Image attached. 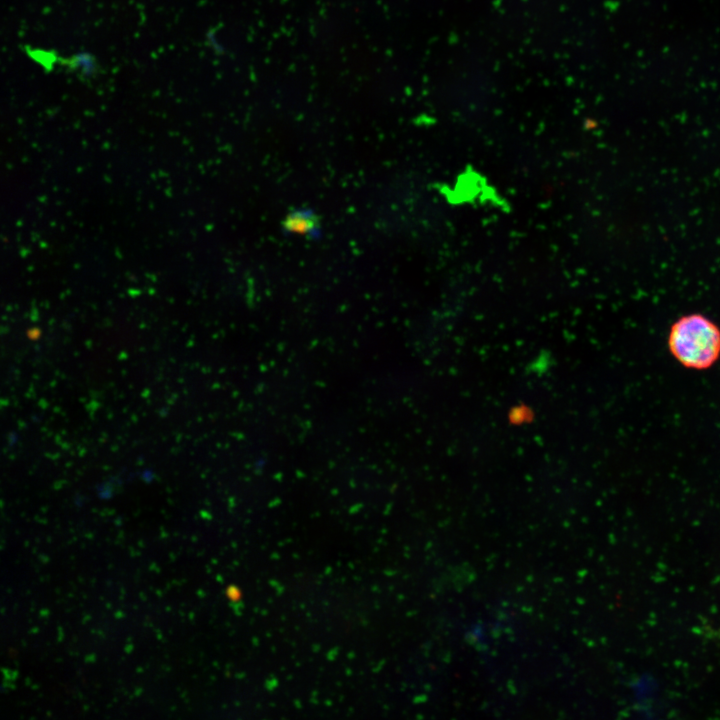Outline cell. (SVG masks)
Segmentation results:
<instances>
[{
    "mask_svg": "<svg viewBox=\"0 0 720 720\" xmlns=\"http://www.w3.org/2000/svg\"><path fill=\"white\" fill-rule=\"evenodd\" d=\"M667 347L684 368L708 370L720 359V327L703 313L684 314L671 324Z\"/></svg>",
    "mask_w": 720,
    "mask_h": 720,
    "instance_id": "6da1fadb",
    "label": "cell"
},
{
    "mask_svg": "<svg viewBox=\"0 0 720 720\" xmlns=\"http://www.w3.org/2000/svg\"><path fill=\"white\" fill-rule=\"evenodd\" d=\"M282 228L288 234L318 238L321 224L318 215L309 208H296L290 211L282 221Z\"/></svg>",
    "mask_w": 720,
    "mask_h": 720,
    "instance_id": "7a4b0ae2",
    "label": "cell"
},
{
    "mask_svg": "<svg viewBox=\"0 0 720 720\" xmlns=\"http://www.w3.org/2000/svg\"><path fill=\"white\" fill-rule=\"evenodd\" d=\"M69 65L78 70L81 75L85 77H91L97 71L95 58L88 53H79L74 55L70 59Z\"/></svg>",
    "mask_w": 720,
    "mask_h": 720,
    "instance_id": "3957f363",
    "label": "cell"
}]
</instances>
